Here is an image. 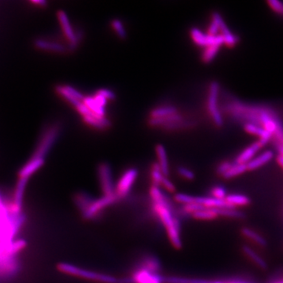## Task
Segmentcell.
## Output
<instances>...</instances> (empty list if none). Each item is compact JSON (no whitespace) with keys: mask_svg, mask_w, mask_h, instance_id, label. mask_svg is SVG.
Returning a JSON list of instances; mask_svg holds the SVG:
<instances>
[{"mask_svg":"<svg viewBox=\"0 0 283 283\" xmlns=\"http://www.w3.org/2000/svg\"><path fill=\"white\" fill-rule=\"evenodd\" d=\"M226 108L229 115L235 119L261 126L272 135L273 141L283 144V123L271 109L240 102H230Z\"/></svg>","mask_w":283,"mask_h":283,"instance_id":"6da1fadb","label":"cell"},{"mask_svg":"<svg viewBox=\"0 0 283 283\" xmlns=\"http://www.w3.org/2000/svg\"><path fill=\"white\" fill-rule=\"evenodd\" d=\"M153 210L164 225L170 242L176 249L182 247L181 226L179 221L172 214V206L169 202L166 203H153Z\"/></svg>","mask_w":283,"mask_h":283,"instance_id":"7a4b0ae2","label":"cell"},{"mask_svg":"<svg viewBox=\"0 0 283 283\" xmlns=\"http://www.w3.org/2000/svg\"><path fill=\"white\" fill-rule=\"evenodd\" d=\"M57 268L59 272H63L66 275L81 278L83 280L103 283H119V280L114 276L107 275V274L87 270V269L75 266L73 264H69V263H59Z\"/></svg>","mask_w":283,"mask_h":283,"instance_id":"3957f363","label":"cell"},{"mask_svg":"<svg viewBox=\"0 0 283 283\" xmlns=\"http://www.w3.org/2000/svg\"><path fill=\"white\" fill-rule=\"evenodd\" d=\"M60 130V125L58 124L51 125L48 129H46L36 146V149H35L32 158L45 159L47 153H49L51 147L53 146L59 137Z\"/></svg>","mask_w":283,"mask_h":283,"instance_id":"277c9868","label":"cell"},{"mask_svg":"<svg viewBox=\"0 0 283 283\" xmlns=\"http://www.w3.org/2000/svg\"><path fill=\"white\" fill-rule=\"evenodd\" d=\"M58 18L65 36L69 41L68 51H75L81 40H83V31H74L68 16L63 10L58 12Z\"/></svg>","mask_w":283,"mask_h":283,"instance_id":"5b68a950","label":"cell"},{"mask_svg":"<svg viewBox=\"0 0 283 283\" xmlns=\"http://www.w3.org/2000/svg\"><path fill=\"white\" fill-rule=\"evenodd\" d=\"M219 84L218 82L212 81L210 84L208 95V110L212 119L218 127L223 126V118L219 108Z\"/></svg>","mask_w":283,"mask_h":283,"instance_id":"8992f818","label":"cell"},{"mask_svg":"<svg viewBox=\"0 0 283 283\" xmlns=\"http://www.w3.org/2000/svg\"><path fill=\"white\" fill-rule=\"evenodd\" d=\"M98 176L103 196L115 195V187L111 167L108 163H101L98 167Z\"/></svg>","mask_w":283,"mask_h":283,"instance_id":"52a82bcc","label":"cell"},{"mask_svg":"<svg viewBox=\"0 0 283 283\" xmlns=\"http://www.w3.org/2000/svg\"><path fill=\"white\" fill-rule=\"evenodd\" d=\"M137 176L138 170L134 168H129L122 174L115 187V195L118 200L129 195Z\"/></svg>","mask_w":283,"mask_h":283,"instance_id":"ba28073f","label":"cell"},{"mask_svg":"<svg viewBox=\"0 0 283 283\" xmlns=\"http://www.w3.org/2000/svg\"><path fill=\"white\" fill-rule=\"evenodd\" d=\"M191 36L193 41L195 42L197 45L205 47V48L212 45H218L221 47L224 44V40L222 35L210 36L208 33H204L197 28H191Z\"/></svg>","mask_w":283,"mask_h":283,"instance_id":"9c48e42d","label":"cell"},{"mask_svg":"<svg viewBox=\"0 0 283 283\" xmlns=\"http://www.w3.org/2000/svg\"><path fill=\"white\" fill-rule=\"evenodd\" d=\"M117 196H102V198L94 199L92 204L87 209V211L82 214L83 218L86 219H91L100 214L102 210H105L108 206H111L113 203L117 202Z\"/></svg>","mask_w":283,"mask_h":283,"instance_id":"30bf717a","label":"cell"},{"mask_svg":"<svg viewBox=\"0 0 283 283\" xmlns=\"http://www.w3.org/2000/svg\"><path fill=\"white\" fill-rule=\"evenodd\" d=\"M132 283H163V276L138 268L130 277Z\"/></svg>","mask_w":283,"mask_h":283,"instance_id":"8fae6325","label":"cell"},{"mask_svg":"<svg viewBox=\"0 0 283 283\" xmlns=\"http://www.w3.org/2000/svg\"><path fill=\"white\" fill-rule=\"evenodd\" d=\"M28 178H19L16 185L15 191L13 194V200L12 206L17 212L22 211L23 202H24V195H25V189L28 181Z\"/></svg>","mask_w":283,"mask_h":283,"instance_id":"7c38bea8","label":"cell"},{"mask_svg":"<svg viewBox=\"0 0 283 283\" xmlns=\"http://www.w3.org/2000/svg\"><path fill=\"white\" fill-rule=\"evenodd\" d=\"M244 129L249 134L258 136L259 138H260V140H258L259 142H260L262 147L264 145H267L273 139V136L269 132L264 130L261 126L251 124V123H245V125H244Z\"/></svg>","mask_w":283,"mask_h":283,"instance_id":"4fadbf2b","label":"cell"},{"mask_svg":"<svg viewBox=\"0 0 283 283\" xmlns=\"http://www.w3.org/2000/svg\"><path fill=\"white\" fill-rule=\"evenodd\" d=\"M195 203L208 209H236L228 204L225 199H217L212 197H195Z\"/></svg>","mask_w":283,"mask_h":283,"instance_id":"5bb4252c","label":"cell"},{"mask_svg":"<svg viewBox=\"0 0 283 283\" xmlns=\"http://www.w3.org/2000/svg\"><path fill=\"white\" fill-rule=\"evenodd\" d=\"M262 148L259 141L255 142L251 145H249L248 147L244 149L237 156L234 160V163L237 164H247L248 163L256 157V154L258 153V151Z\"/></svg>","mask_w":283,"mask_h":283,"instance_id":"9a60e30c","label":"cell"},{"mask_svg":"<svg viewBox=\"0 0 283 283\" xmlns=\"http://www.w3.org/2000/svg\"><path fill=\"white\" fill-rule=\"evenodd\" d=\"M44 162H45V159L31 158L19 171V178L29 179L36 171L44 166Z\"/></svg>","mask_w":283,"mask_h":283,"instance_id":"2e32d148","label":"cell"},{"mask_svg":"<svg viewBox=\"0 0 283 283\" xmlns=\"http://www.w3.org/2000/svg\"><path fill=\"white\" fill-rule=\"evenodd\" d=\"M218 22H219V32H220L219 34L223 36L225 45L230 48L235 47L236 44L238 43V38L235 35L233 34L219 13L218 14Z\"/></svg>","mask_w":283,"mask_h":283,"instance_id":"e0dca14e","label":"cell"},{"mask_svg":"<svg viewBox=\"0 0 283 283\" xmlns=\"http://www.w3.org/2000/svg\"><path fill=\"white\" fill-rule=\"evenodd\" d=\"M274 157V153L271 150H266L257 155L254 158L252 159L247 164L248 171H253L264 166V164H268Z\"/></svg>","mask_w":283,"mask_h":283,"instance_id":"ac0fdd59","label":"cell"},{"mask_svg":"<svg viewBox=\"0 0 283 283\" xmlns=\"http://www.w3.org/2000/svg\"><path fill=\"white\" fill-rule=\"evenodd\" d=\"M35 46L38 49L43 50V51H51L54 53L63 54L68 50L66 49L65 46L56 43V42L49 41V40H42L38 39L35 41Z\"/></svg>","mask_w":283,"mask_h":283,"instance_id":"d6986e66","label":"cell"},{"mask_svg":"<svg viewBox=\"0 0 283 283\" xmlns=\"http://www.w3.org/2000/svg\"><path fill=\"white\" fill-rule=\"evenodd\" d=\"M94 199L95 198L88 195L87 193L80 191L74 195L73 201L78 210L81 212V214H83L91 206Z\"/></svg>","mask_w":283,"mask_h":283,"instance_id":"ffe728a7","label":"cell"},{"mask_svg":"<svg viewBox=\"0 0 283 283\" xmlns=\"http://www.w3.org/2000/svg\"><path fill=\"white\" fill-rule=\"evenodd\" d=\"M83 121L87 125L93 127L94 129H98V130H105V129H109L111 127L112 124L110 120L107 119L105 117H99V116L93 114L88 117H83Z\"/></svg>","mask_w":283,"mask_h":283,"instance_id":"44dd1931","label":"cell"},{"mask_svg":"<svg viewBox=\"0 0 283 283\" xmlns=\"http://www.w3.org/2000/svg\"><path fill=\"white\" fill-rule=\"evenodd\" d=\"M184 119L183 116L178 112L172 115L167 117H160V118H149L148 124L152 127H160L164 128L166 125H171L172 123L177 122Z\"/></svg>","mask_w":283,"mask_h":283,"instance_id":"7402d4cb","label":"cell"},{"mask_svg":"<svg viewBox=\"0 0 283 283\" xmlns=\"http://www.w3.org/2000/svg\"><path fill=\"white\" fill-rule=\"evenodd\" d=\"M139 268H143L145 270L149 271L152 273L159 274L161 269V265L157 257L152 255H147L142 257L141 264Z\"/></svg>","mask_w":283,"mask_h":283,"instance_id":"603a6c76","label":"cell"},{"mask_svg":"<svg viewBox=\"0 0 283 283\" xmlns=\"http://www.w3.org/2000/svg\"><path fill=\"white\" fill-rule=\"evenodd\" d=\"M156 153H157V159H158L159 167H160L163 175L168 176L169 175V165H168V155H167L166 149L164 145L158 144L156 146Z\"/></svg>","mask_w":283,"mask_h":283,"instance_id":"cb8c5ba5","label":"cell"},{"mask_svg":"<svg viewBox=\"0 0 283 283\" xmlns=\"http://www.w3.org/2000/svg\"><path fill=\"white\" fill-rule=\"evenodd\" d=\"M242 250H243L244 253L259 268L264 269V270L268 268V264H267L265 260H264L263 257L260 256L258 253H256L254 249L249 247L248 245H243Z\"/></svg>","mask_w":283,"mask_h":283,"instance_id":"d4e9b609","label":"cell"},{"mask_svg":"<svg viewBox=\"0 0 283 283\" xmlns=\"http://www.w3.org/2000/svg\"><path fill=\"white\" fill-rule=\"evenodd\" d=\"M226 202L233 207H244L250 204V199L246 195L241 194H230L225 198Z\"/></svg>","mask_w":283,"mask_h":283,"instance_id":"484cf974","label":"cell"},{"mask_svg":"<svg viewBox=\"0 0 283 283\" xmlns=\"http://www.w3.org/2000/svg\"><path fill=\"white\" fill-rule=\"evenodd\" d=\"M227 283L223 281L191 279V278L163 277V283Z\"/></svg>","mask_w":283,"mask_h":283,"instance_id":"4316f807","label":"cell"},{"mask_svg":"<svg viewBox=\"0 0 283 283\" xmlns=\"http://www.w3.org/2000/svg\"><path fill=\"white\" fill-rule=\"evenodd\" d=\"M242 234L245 238H248L255 244L260 245V246H266L267 241L265 238L261 234H258L257 231H255L253 229L249 227H244L242 229Z\"/></svg>","mask_w":283,"mask_h":283,"instance_id":"83f0119b","label":"cell"},{"mask_svg":"<svg viewBox=\"0 0 283 283\" xmlns=\"http://www.w3.org/2000/svg\"><path fill=\"white\" fill-rule=\"evenodd\" d=\"M178 113L177 109L173 106H164L154 108L151 110L150 118H160Z\"/></svg>","mask_w":283,"mask_h":283,"instance_id":"f1b7e54d","label":"cell"},{"mask_svg":"<svg viewBox=\"0 0 283 283\" xmlns=\"http://www.w3.org/2000/svg\"><path fill=\"white\" fill-rule=\"evenodd\" d=\"M191 215L195 219H199V220H213L219 216L215 209H208L206 207L193 213Z\"/></svg>","mask_w":283,"mask_h":283,"instance_id":"f546056e","label":"cell"},{"mask_svg":"<svg viewBox=\"0 0 283 283\" xmlns=\"http://www.w3.org/2000/svg\"><path fill=\"white\" fill-rule=\"evenodd\" d=\"M83 102L87 106L89 110H91L95 115L99 116V117H105V114H106L105 108L99 106V105L95 102L93 96L84 97Z\"/></svg>","mask_w":283,"mask_h":283,"instance_id":"4dcf8cb0","label":"cell"},{"mask_svg":"<svg viewBox=\"0 0 283 283\" xmlns=\"http://www.w3.org/2000/svg\"><path fill=\"white\" fill-rule=\"evenodd\" d=\"M246 171H248L246 164H237V163L234 162L232 166L230 167V169L222 177L225 179H233V178L237 177V176L245 173Z\"/></svg>","mask_w":283,"mask_h":283,"instance_id":"1f68e13d","label":"cell"},{"mask_svg":"<svg viewBox=\"0 0 283 283\" xmlns=\"http://www.w3.org/2000/svg\"><path fill=\"white\" fill-rule=\"evenodd\" d=\"M220 46L212 45L205 48L202 55V60L204 63H210L213 61L216 56L217 54L219 52Z\"/></svg>","mask_w":283,"mask_h":283,"instance_id":"d6a6232c","label":"cell"},{"mask_svg":"<svg viewBox=\"0 0 283 283\" xmlns=\"http://www.w3.org/2000/svg\"><path fill=\"white\" fill-rule=\"evenodd\" d=\"M218 215L220 216L228 217L233 219H243L245 214L236 209H215Z\"/></svg>","mask_w":283,"mask_h":283,"instance_id":"836d02e7","label":"cell"},{"mask_svg":"<svg viewBox=\"0 0 283 283\" xmlns=\"http://www.w3.org/2000/svg\"><path fill=\"white\" fill-rule=\"evenodd\" d=\"M26 245L27 243L25 240H14L7 245L6 253L9 255H17L19 252L25 249Z\"/></svg>","mask_w":283,"mask_h":283,"instance_id":"e575fe53","label":"cell"},{"mask_svg":"<svg viewBox=\"0 0 283 283\" xmlns=\"http://www.w3.org/2000/svg\"><path fill=\"white\" fill-rule=\"evenodd\" d=\"M194 125H195V123L193 121L183 119L182 121H177V122L172 123L171 125H166L162 129L166 131L182 130V129H190Z\"/></svg>","mask_w":283,"mask_h":283,"instance_id":"d590c367","label":"cell"},{"mask_svg":"<svg viewBox=\"0 0 283 283\" xmlns=\"http://www.w3.org/2000/svg\"><path fill=\"white\" fill-rule=\"evenodd\" d=\"M164 176H165L163 175L158 164H157V163H154V164H153V166H152V169H151V179H152L153 186L159 187Z\"/></svg>","mask_w":283,"mask_h":283,"instance_id":"8d00e7d4","label":"cell"},{"mask_svg":"<svg viewBox=\"0 0 283 283\" xmlns=\"http://www.w3.org/2000/svg\"><path fill=\"white\" fill-rule=\"evenodd\" d=\"M111 25L117 36L122 40H125L127 37V32L121 21H120L119 19H113L111 21Z\"/></svg>","mask_w":283,"mask_h":283,"instance_id":"74e56055","label":"cell"},{"mask_svg":"<svg viewBox=\"0 0 283 283\" xmlns=\"http://www.w3.org/2000/svg\"><path fill=\"white\" fill-rule=\"evenodd\" d=\"M218 14L219 13L214 12L212 15V21L208 29V34L210 36H217L219 33V22H218Z\"/></svg>","mask_w":283,"mask_h":283,"instance_id":"f35d334b","label":"cell"},{"mask_svg":"<svg viewBox=\"0 0 283 283\" xmlns=\"http://www.w3.org/2000/svg\"><path fill=\"white\" fill-rule=\"evenodd\" d=\"M212 198H217V199H225L227 196V191L224 187L222 186H215L212 187L210 191Z\"/></svg>","mask_w":283,"mask_h":283,"instance_id":"ab89813d","label":"cell"},{"mask_svg":"<svg viewBox=\"0 0 283 283\" xmlns=\"http://www.w3.org/2000/svg\"><path fill=\"white\" fill-rule=\"evenodd\" d=\"M178 173H179V176L183 177V179H187V180H193L195 178L194 172L191 171L190 168H186V167H179L178 168Z\"/></svg>","mask_w":283,"mask_h":283,"instance_id":"60d3db41","label":"cell"},{"mask_svg":"<svg viewBox=\"0 0 283 283\" xmlns=\"http://www.w3.org/2000/svg\"><path fill=\"white\" fill-rule=\"evenodd\" d=\"M174 198L176 202H180V203H183L184 205L195 203V197L185 195V194H176Z\"/></svg>","mask_w":283,"mask_h":283,"instance_id":"b9f144b4","label":"cell"},{"mask_svg":"<svg viewBox=\"0 0 283 283\" xmlns=\"http://www.w3.org/2000/svg\"><path fill=\"white\" fill-rule=\"evenodd\" d=\"M63 87H64L65 90H66L69 94H71L72 97L76 98L78 100L83 102V98H84L85 96H83V94H82L81 92H79L78 90L74 88L72 86H70V85H64Z\"/></svg>","mask_w":283,"mask_h":283,"instance_id":"7bdbcfd3","label":"cell"},{"mask_svg":"<svg viewBox=\"0 0 283 283\" xmlns=\"http://www.w3.org/2000/svg\"><path fill=\"white\" fill-rule=\"evenodd\" d=\"M232 164L233 162H230L229 160H225V161L221 162L220 164L217 166L216 173L218 174L219 176H223V175L230 169V167L232 166Z\"/></svg>","mask_w":283,"mask_h":283,"instance_id":"ee69618b","label":"cell"},{"mask_svg":"<svg viewBox=\"0 0 283 283\" xmlns=\"http://www.w3.org/2000/svg\"><path fill=\"white\" fill-rule=\"evenodd\" d=\"M268 4L274 12L282 14L283 11V2H280L279 0H269Z\"/></svg>","mask_w":283,"mask_h":283,"instance_id":"f6af8a7d","label":"cell"},{"mask_svg":"<svg viewBox=\"0 0 283 283\" xmlns=\"http://www.w3.org/2000/svg\"><path fill=\"white\" fill-rule=\"evenodd\" d=\"M160 186L164 187L168 192L174 193L176 191V187L174 185L173 183L168 179V176H164V177L163 178L162 181L160 183Z\"/></svg>","mask_w":283,"mask_h":283,"instance_id":"bcb514c9","label":"cell"},{"mask_svg":"<svg viewBox=\"0 0 283 283\" xmlns=\"http://www.w3.org/2000/svg\"><path fill=\"white\" fill-rule=\"evenodd\" d=\"M97 94H100L104 98H106L107 100H114L116 98L115 93L112 91L111 90L109 89L101 88L97 91Z\"/></svg>","mask_w":283,"mask_h":283,"instance_id":"7dc6e473","label":"cell"},{"mask_svg":"<svg viewBox=\"0 0 283 283\" xmlns=\"http://www.w3.org/2000/svg\"><path fill=\"white\" fill-rule=\"evenodd\" d=\"M93 98H94L95 102H96L99 106H102V107L104 108L106 107V105H107L108 101L106 98H104L103 96H102L100 94H97V93H95Z\"/></svg>","mask_w":283,"mask_h":283,"instance_id":"c3c4849f","label":"cell"},{"mask_svg":"<svg viewBox=\"0 0 283 283\" xmlns=\"http://www.w3.org/2000/svg\"><path fill=\"white\" fill-rule=\"evenodd\" d=\"M274 145L275 147L277 149L278 152H279V155H281L283 156V144L278 141H273Z\"/></svg>","mask_w":283,"mask_h":283,"instance_id":"681fc988","label":"cell"},{"mask_svg":"<svg viewBox=\"0 0 283 283\" xmlns=\"http://www.w3.org/2000/svg\"><path fill=\"white\" fill-rule=\"evenodd\" d=\"M32 3L36 4L39 6H42V7H45L46 5H47V2L44 1V0H38V1H32Z\"/></svg>","mask_w":283,"mask_h":283,"instance_id":"f907efd6","label":"cell"},{"mask_svg":"<svg viewBox=\"0 0 283 283\" xmlns=\"http://www.w3.org/2000/svg\"><path fill=\"white\" fill-rule=\"evenodd\" d=\"M276 160H277L278 164H280V167L283 169V156L278 155Z\"/></svg>","mask_w":283,"mask_h":283,"instance_id":"816d5d0a","label":"cell"},{"mask_svg":"<svg viewBox=\"0 0 283 283\" xmlns=\"http://www.w3.org/2000/svg\"><path fill=\"white\" fill-rule=\"evenodd\" d=\"M242 283V282H231V283Z\"/></svg>","mask_w":283,"mask_h":283,"instance_id":"f5cc1de1","label":"cell"},{"mask_svg":"<svg viewBox=\"0 0 283 283\" xmlns=\"http://www.w3.org/2000/svg\"><path fill=\"white\" fill-rule=\"evenodd\" d=\"M283 283V280H281V281L278 282V283Z\"/></svg>","mask_w":283,"mask_h":283,"instance_id":"db71d44e","label":"cell"},{"mask_svg":"<svg viewBox=\"0 0 283 283\" xmlns=\"http://www.w3.org/2000/svg\"><path fill=\"white\" fill-rule=\"evenodd\" d=\"M282 15H283V13H282Z\"/></svg>","mask_w":283,"mask_h":283,"instance_id":"11a10c76","label":"cell"}]
</instances>
